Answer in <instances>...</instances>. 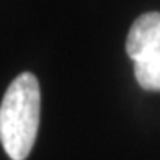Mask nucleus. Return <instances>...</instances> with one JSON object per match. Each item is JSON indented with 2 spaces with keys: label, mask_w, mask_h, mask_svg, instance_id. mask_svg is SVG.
<instances>
[{
  "label": "nucleus",
  "mask_w": 160,
  "mask_h": 160,
  "mask_svg": "<svg viewBox=\"0 0 160 160\" xmlns=\"http://www.w3.org/2000/svg\"><path fill=\"white\" fill-rule=\"evenodd\" d=\"M41 93L30 72L18 75L7 88L0 105V142L12 160H25L39 128Z\"/></svg>",
  "instance_id": "1"
},
{
  "label": "nucleus",
  "mask_w": 160,
  "mask_h": 160,
  "mask_svg": "<svg viewBox=\"0 0 160 160\" xmlns=\"http://www.w3.org/2000/svg\"><path fill=\"white\" fill-rule=\"evenodd\" d=\"M126 52L134 62L136 80L144 90L160 92V13L137 18L128 33Z\"/></svg>",
  "instance_id": "2"
}]
</instances>
